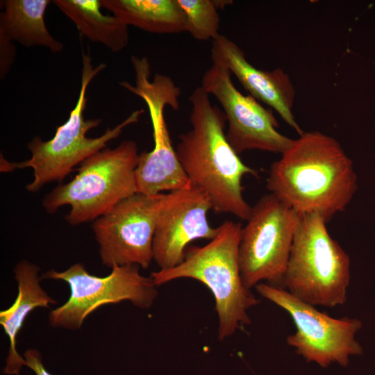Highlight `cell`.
<instances>
[{
  "label": "cell",
  "mask_w": 375,
  "mask_h": 375,
  "mask_svg": "<svg viewBox=\"0 0 375 375\" xmlns=\"http://www.w3.org/2000/svg\"><path fill=\"white\" fill-rule=\"evenodd\" d=\"M212 65L203 74L202 88L219 103L228 124L226 139L239 155L249 150L282 154L292 144L281 133L271 109L265 108L251 95H244L235 86L231 73L222 62Z\"/></svg>",
  "instance_id": "12"
},
{
  "label": "cell",
  "mask_w": 375,
  "mask_h": 375,
  "mask_svg": "<svg viewBox=\"0 0 375 375\" xmlns=\"http://www.w3.org/2000/svg\"><path fill=\"white\" fill-rule=\"evenodd\" d=\"M299 214L273 194L262 195L242 227L239 261L244 285L283 283Z\"/></svg>",
  "instance_id": "8"
},
{
  "label": "cell",
  "mask_w": 375,
  "mask_h": 375,
  "mask_svg": "<svg viewBox=\"0 0 375 375\" xmlns=\"http://www.w3.org/2000/svg\"><path fill=\"white\" fill-rule=\"evenodd\" d=\"M165 194L135 193L93 222L102 263L108 267L137 265L147 269Z\"/></svg>",
  "instance_id": "11"
},
{
  "label": "cell",
  "mask_w": 375,
  "mask_h": 375,
  "mask_svg": "<svg viewBox=\"0 0 375 375\" xmlns=\"http://www.w3.org/2000/svg\"><path fill=\"white\" fill-rule=\"evenodd\" d=\"M135 84L120 81L119 85L140 97L146 103L153 127V147L139 154L135 170L138 193L156 195L164 191L189 188L192 183L183 169L174 148L165 118V109L179 108L180 88L172 79L157 74L151 80V65L144 56H132Z\"/></svg>",
  "instance_id": "7"
},
{
  "label": "cell",
  "mask_w": 375,
  "mask_h": 375,
  "mask_svg": "<svg viewBox=\"0 0 375 375\" xmlns=\"http://www.w3.org/2000/svg\"><path fill=\"white\" fill-rule=\"evenodd\" d=\"M189 101L191 128L178 137V160L192 185L208 196L216 213L247 221L252 207L243 196L242 181L246 175L258 177V172L228 143L225 115L201 86L192 92Z\"/></svg>",
  "instance_id": "2"
},
{
  "label": "cell",
  "mask_w": 375,
  "mask_h": 375,
  "mask_svg": "<svg viewBox=\"0 0 375 375\" xmlns=\"http://www.w3.org/2000/svg\"><path fill=\"white\" fill-rule=\"evenodd\" d=\"M53 3L90 40L115 53L127 46L128 26L115 15H103L100 0H54Z\"/></svg>",
  "instance_id": "18"
},
{
  "label": "cell",
  "mask_w": 375,
  "mask_h": 375,
  "mask_svg": "<svg viewBox=\"0 0 375 375\" xmlns=\"http://www.w3.org/2000/svg\"><path fill=\"white\" fill-rule=\"evenodd\" d=\"M0 14V37L30 47L40 46L54 53L63 44L49 33L44 22L49 0H4Z\"/></svg>",
  "instance_id": "16"
},
{
  "label": "cell",
  "mask_w": 375,
  "mask_h": 375,
  "mask_svg": "<svg viewBox=\"0 0 375 375\" xmlns=\"http://www.w3.org/2000/svg\"><path fill=\"white\" fill-rule=\"evenodd\" d=\"M212 209L208 196L192 185L165 194L153 238V260L159 269L179 265L187 246L197 239L212 240L219 227H212L207 213Z\"/></svg>",
  "instance_id": "13"
},
{
  "label": "cell",
  "mask_w": 375,
  "mask_h": 375,
  "mask_svg": "<svg viewBox=\"0 0 375 375\" xmlns=\"http://www.w3.org/2000/svg\"><path fill=\"white\" fill-rule=\"evenodd\" d=\"M100 3L101 8L128 26L159 34L187 31L185 16L177 0H100Z\"/></svg>",
  "instance_id": "17"
},
{
  "label": "cell",
  "mask_w": 375,
  "mask_h": 375,
  "mask_svg": "<svg viewBox=\"0 0 375 375\" xmlns=\"http://www.w3.org/2000/svg\"><path fill=\"white\" fill-rule=\"evenodd\" d=\"M139 154L137 143L131 140L96 152L80 164L73 179L44 197V209L54 213L68 205L71 210L65 220L70 225L94 222L137 193L135 170Z\"/></svg>",
  "instance_id": "6"
},
{
  "label": "cell",
  "mask_w": 375,
  "mask_h": 375,
  "mask_svg": "<svg viewBox=\"0 0 375 375\" xmlns=\"http://www.w3.org/2000/svg\"><path fill=\"white\" fill-rule=\"evenodd\" d=\"M327 223L317 213L299 215L283 286L306 303L334 308L347 301L351 260Z\"/></svg>",
  "instance_id": "5"
},
{
  "label": "cell",
  "mask_w": 375,
  "mask_h": 375,
  "mask_svg": "<svg viewBox=\"0 0 375 375\" xmlns=\"http://www.w3.org/2000/svg\"><path fill=\"white\" fill-rule=\"evenodd\" d=\"M184 12L187 32L199 40L216 38L220 18L215 0H177Z\"/></svg>",
  "instance_id": "19"
},
{
  "label": "cell",
  "mask_w": 375,
  "mask_h": 375,
  "mask_svg": "<svg viewBox=\"0 0 375 375\" xmlns=\"http://www.w3.org/2000/svg\"><path fill=\"white\" fill-rule=\"evenodd\" d=\"M269 168L270 194L299 215L317 213L328 222L358 190L353 161L340 143L319 131H304Z\"/></svg>",
  "instance_id": "1"
},
{
  "label": "cell",
  "mask_w": 375,
  "mask_h": 375,
  "mask_svg": "<svg viewBox=\"0 0 375 375\" xmlns=\"http://www.w3.org/2000/svg\"><path fill=\"white\" fill-rule=\"evenodd\" d=\"M255 288L260 295L290 315L296 331L287 337L286 342L308 362L322 367L333 363L347 367L351 356L363 353L361 344L356 339L362 326L360 320L332 317L282 288L266 283H260Z\"/></svg>",
  "instance_id": "10"
},
{
  "label": "cell",
  "mask_w": 375,
  "mask_h": 375,
  "mask_svg": "<svg viewBox=\"0 0 375 375\" xmlns=\"http://www.w3.org/2000/svg\"><path fill=\"white\" fill-rule=\"evenodd\" d=\"M218 227L215 238L203 247L189 249L179 265L153 272L150 276L156 286L183 278L207 286L215 301L218 338L223 340L251 323L248 311L260 301L241 277L239 246L243 226L225 220Z\"/></svg>",
  "instance_id": "3"
},
{
  "label": "cell",
  "mask_w": 375,
  "mask_h": 375,
  "mask_svg": "<svg viewBox=\"0 0 375 375\" xmlns=\"http://www.w3.org/2000/svg\"><path fill=\"white\" fill-rule=\"evenodd\" d=\"M106 276L90 274L81 263L67 269H51L42 278L60 280L69 287L70 295L62 306L53 310L49 316L53 327L78 329L85 319L98 308L128 301L142 308H149L158 296V290L151 276H142L139 266H114Z\"/></svg>",
  "instance_id": "9"
},
{
  "label": "cell",
  "mask_w": 375,
  "mask_h": 375,
  "mask_svg": "<svg viewBox=\"0 0 375 375\" xmlns=\"http://www.w3.org/2000/svg\"><path fill=\"white\" fill-rule=\"evenodd\" d=\"M39 272L37 265L27 260L20 261L15 266L17 295L8 308L0 312V324L10 344L3 369L8 375H19L22 367L26 366L25 359L17 351L16 338L28 315L36 308H47L56 303L40 286Z\"/></svg>",
  "instance_id": "15"
},
{
  "label": "cell",
  "mask_w": 375,
  "mask_h": 375,
  "mask_svg": "<svg viewBox=\"0 0 375 375\" xmlns=\"http://www.w3.org/2000/svg\"><path fill=\"white\" fill-rule=\"evenodd\" d=\"M26 366L32 369L35 375H53L44 367L42 355L34 349H30L24 353Z\"/></svg>",
  "instance_id": "21"
},
{
  "label": "cell",
  "mask_w": 375,
  "mask_h": 375,
  "mask_svg": "<svg viewBox=\"0 0 375 375\" xmlns=\"http://www.w3.org/2000/svg\"><path fill=\"white\" fill-rule=\"evenodd\" d=\"M15 58V48L12 42L0 37V78L6 76Z\"/></svg>",
  "instance_id": "20"
},
{
  "label": "cell",
  "mask_w": 375,
  "mask_h": 375,
  "mask_svg": "<svg viewBox=\"0 0 375 375\" xmlns=\"http://www.w3.org/2000/svg\"><path fill=\"white\" fill-rule=\"evenodd\" d=\"M211 59L224 65L250 95L276 110L299 135L304 133L292 112L294 86L283 69L265 71L255 67L236 43L221 34L212 40Z\"/></svg>",
  "instance_id": "14"
},
{
  "label": "cell",
  "mask_w": 375,
  "mask_h": 375,
  "mask_svg": "<svg viewBox=\"0 0 375 375\" xmlns=\"http://www.w3.org/2000/svg\"><path fill=\"white\" fill-rule=\"evenodd\" d=\"M81 85L76 106L65 123L56 128L54 136L44 141L35 136L27 145L31 153L29 159L11 163L1 158L3 170L31 167L33 180L26 185L30 192L39 191L44 185L62 181L74 169L96 152L106 148L108 142L119 137L128 126L136 123L144 112L143 109L133 111L120 124L108 128L103 135L88 138L86 134L101 122V119H85L87 89L92 79L106 67L104 63L94 67L89 53L82 51Z\"/></svg>",
  "instance_id": "4"
}]
</instances>
